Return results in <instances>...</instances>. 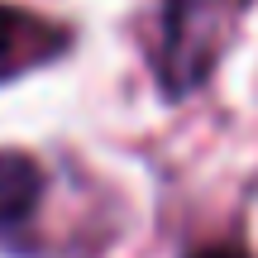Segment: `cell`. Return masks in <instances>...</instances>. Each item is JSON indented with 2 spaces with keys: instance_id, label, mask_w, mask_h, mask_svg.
<instances>
[{
  "instance_id": "1",
  "label": "cell",
  "mask_w": 258,
  "mask_h": 258,
  "mask_svg": "<svg viewBox=\"0 0 258 258\" xmlns=\"http://www.w3.org/2000/svg\"><path fill=\"white\" fill-rule=\"evenodd\" d=\"M230 19H234L230 0H167L163 72L172 91L196 86L211 72V62L220 57L225 38H230Z\"/></svg>"
},
{
  "instance_id": "2",
  "label": "cell",
  "mask_w": 258,
  "mask_h": 258,
  "mask_svg": "<svg viewBox=\"0 0 258 258\" xmlns=\"http://www.w3.org/2000/svg\"><path fill=\"white\" fill-rule=\"evenodd\" d=\"M62 48V34L48 29L43 19L24 15V10H10L0 5V82L5 77H19L24 67L43 62Z\"/></svg>"
},
{
  "instance_id": "4",
  "label": "cell",
  "mask_w": 258,
  "mask_h": 258,
  "mask_svg": "<svg viewBox=\"0 0 258 258\" xmlns=\"http://www.w3.org/2000/svg\"><path fill=\"white\" fill-rule=\"evenodd\" d=\"M186 258H249V253H239V249H225V244H211V249H196V253H186Z\"/></svg>"
},
{
  "instance_id": "3",
  "label": "cell",
  "mask_w": 258,
  "mask_h": 258,
  "mask_svg": "<svg viewBox=\"0 0 258 258\" xmlns=\"http://www.w3.org/2000/svg\"><path fill=\"white\" fill-rule=\"evenodd\" d=\"M43 196V172L29 153H0V230H15L34 215Z\"/></svg>"
}]
</instances>
